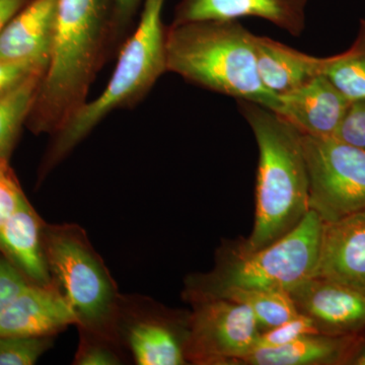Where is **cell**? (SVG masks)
I'll use <instances>...</instances> for the list:
<instances>
[{"mask_svg": "<svg viewBox=\"0 0 365 365\" xmlns=\"http://www.w3.org/2000/svg\"><path fill=\"white\" fill-rule=\"evenodd\" d=\"M122 44L114 0H58L49 62L26 128L50 136L61 129L88 102L98 71Z\"/></svg>", "mask_w": 365, "mask_h": 365, "instance_id": "obj_1", "label": "cell"}, {"mask_svg": "<svg viewBox=\"0 0 365 365\" xmlns=\"http://www.w3.org/2000/svg\"><path fill=\"white\" fill-rule=\"evenodd\" d=\"M259 150L256 213L252 234L237 255L265 248L292 232L309 211V185L302 132L279 114L251 101H237Z\"/></svg>", "mask_w": 365, "mask_h": 365, "instance_id": "obj_2", "label": "cell"}, {"mask_svg": "<svg viewBox=\"0 0 365 365\" xmlns=\"http://www.w3.org/2000/svg\"><path fill=\"white\" fill-rule=\"evenodd\" d=\"M167 0H143L135 30L120 47L116 67L103 93L86 102L51 135L38 173L42 182L108 115L135 107L167 71V26L163 21Z\"/></svg>", "mask_w": 365, "mask_h": 365, "instance_id": "obj_3", "label": "cell"}, {"mask_svg": "<svg viewBox=\"0 0 365 365\" xmlns=\"http://www.w3.org/2000/svg\"><path fill=\"white\" fill-rule=\"evenodd\" d=\"M253 33L239 20L170 24L167 28V71L205 90L275 110L279 98L262 83Z\"/></svg>", "mask_w": 365, "mask_h": 365, "instance_id": "obj_4", "label": "cell"}, {"mask_svg": "<svg viewBox=\"0 0 365 365\" xmlns=\"http://www.w3.org/2000/svg\"><path fill=\"white\" fill-rule=\"evenodd\" d=\"M44 246L53 280L71 307L78 329L124 347L117 327L121 294L86 230L76 223H46Z\"/></svg>", "mask_w": 365, "mask_h": 365, "instance_id": "obj_5", "label": "cell"}, {"mask_svg": "<svg viewBox=\"0 0 365 365\" xmlns=\"http://www.w3.org/2000/svg\"><path fill=\"white\" fill-rule=\"evenodd\" d=\"M324 222L313 210L278 241L248 255H237L215 272L192 276L185 297L192 304L228 288L281 290L313 277L318 265Z\"/></svg>", "mask_w": 365, "mask_h": 365, "instance_id": "obj_6", "label": "cell"}, {"mask_svg": "<svg viewBox=\"0 0 365 365\" xmlns=\"http://www.w3.org/2000/svg\"><path fill=\"white\" fill-rule=\"evenodd\" d=\"M309 210L334 222L365 209V150L335 138L302 133Z\"/></svg>", "mask_w": 365, "mask_h": 365, "instance_id": "obj_7", "label": "cell"}, {"mask_svg": "<svg viewBox=\"0 0 365 365\" xmlns=\"http://www.w3.org/2000/svg\"><path fill=\"white\" fill-rule=\"evenodd\" d=\"M184 342L187 362L200 365L239 364L259 335L251 309L225 299L194 302Z\"/></svg>", "mask_w": 365, "mask_h": 365, "instance_id": "obj_8", "label": "cell"}, {"mask_svg": "<svg viewBox=\"0 0 365 365\" xmlns=\"http://www.w3.org/2000/svg\"><path fill=\"white\" fill-rule=\"evenodd\" d=\"M153 302L138 295H122L118 334L138 365H182L186 331L178 332Z\"/></svg>", "mask_w": 365, "mask_h": 365, "instance_id": "obj_9", "label": "cell"}, {"mask_svg": "<svg viewBox=\"0 0 365 365\" xmlns=\"http://www.w3.org/2000/svg\"><path fill=\"white\" fill-rule=\"evenodd\" d=\"M289 294L299 314L313 319L321 334L353 336L365 329V290L311 277Z\"/></svg>", "mask_w": 365, "mask_h": 365, "instance_id": "obj_10", "label": "cell"}, {"mask_svg": "<svg viewBox=\"0 0 365 365\" xmlns=\"http://www.w3.org/2000/svg\"><path fill=\"white\" fill-rule=\"evenodd\" d=\"M307 0H180L172 24L253 16L300 37L307 26Z\"/></svg>", "mask_w": 365, "mask_h": 365, "instance_id": "obj_11", "label": "cell"}, {"mask_svg": "<svg viewBox=\"0 0 365 365\" xmlns=\"http://www.w3.org/2000/svg\"><path fill=\"white\" fill-rule=\"evenodd\" d=\"M76 323L56 283L50 287L30 283L0 317V336L55 337Z\"/></svg>", "mask_w": 365, "mask_h": 365, "instance_id": "obj_12", "label": "cell"}, {"mask_svg": "<svg viewBox=\"0 0 365 365\" xmlns=\"http://www.w3.org/2000/svg\"><path fill=\"white\" fill-rule=\"evenodd\" d=\"M278 98L274 112L302 134L319 137L335 135L351 103L325 76H314Z\"/></svg>", "mask_w": 365, "mask_h": 365, "instance_id": "obj_13", "label": "cell"}, {"mask_svg": "<svg viewBox=\"0 0 365 365\" xmlns=\"http://www.w3.org/2000/svg\"><path fill=\"white\" fill-rule=\"evenodd\" d=\"M313 277L365 290V209L337 222H324Z\"/></svg>", "mask_w": 365, "mask_h": 365, "instance_id": "obj_14", "label": "cell"}, {"mask_svg": "<svg viewBox=\"0 0 365 365\" xmlns=\"http://www.w3.org/2000/svg\"><path fill=\"white\" fill-rule=\"evenodd\" d=\"M46 222L28 198L0 227V254L32 284L50 287L53 280L44 246Z\"/></svg>", "mask_w": 365, "mask_h": 365, "instance_id": "obj_15", "label": "cell"}, {"mask_svg": "<svg viewBox=\"0 0 365 365\" xmlns=\"http://www.w3.org/2000/svg\"><path fill=\"white\" fill-rule=\"evenodd\" d=\"M58 0H31L0 32V59L49 62Z\"/></svg>", "mask_w": 365, "mask_h": 365, "instance_id": "obj_16", "label": "cell"}, {"mask_svg": "<svg viewBox=\"0 0 365 365\" xmlns=\"http://www.w3.org/2000/svg\"><path fill=\"white\" fill-rule=\"evenodd\" d=\"M257 69L264 86L279 96L323 76L325 58L312 56L264 36L252 35Z\"/></svg>", "mask_w": 365, "mask_h": 365, "instance_id": "obj_17", "label": "cell"}, {"mask_svg": "<svg viewBox=\"0 0 365 365\" xmlns=\"http://www.w3.org/2000/svg\"><path fill=\"white\" fill-rule=\"evenodd\" d=\"M359 336L314 334L275 348L254 349L240 360L249 365L341 364L351 361L359 346Z\"/></svg>", "mask_w": 365, "mask_h": 365, "instance_id": "obj_18", "label": "cell"}, {"mask_svg": "<svg viewBox=\"0 0 365 365\" xmlns=\"http://www.w3.org/2000/svg\"><path fill=\"white\" fill-rule=\"evenodd\" d=\"M210 299H230L248 307L256 319L259 333L275 328L299 314L289 292L281 290L228 288Z\"/></svg>", "mask_w": 365, "mask_h": 365, "instance_id": "obj_19", "label": "cell"}, {"mask_svg": "<svg viewBox=\"0 0 365 365\" xmlns=\"http://www.w3.org/2000/svg\"><path fill=\"white\" fill-rule=\"evenodd\" d=\"M46 69L35 72L23 85L0 98V158H11Z\"/></svg>", "mask_w": 365, "mask_h": 365, "instance_id": "obj_20", "label": "cell"}, {"mask_svg": "<svg viewBox=\"0 0 365 365\" xmlns=\"http://www.w3.org/2000/svg\"><path fill=\"white\" fill-rule=\"evenodd\" d=\"M323 76L350 102L365 100V20L347 51L325 57Z\"/></svg>", "mask_w": 365, "mask_h": 365, "instance_id": "obj_21", "label": "cell"}, {"mask_svg": "<svg viewBox=\"0 0 365 365\" xmlns=\"http://www.w3.org/2000/svg\"><path fill=\"white\" fill-rule=\"evenodd\" d=\"M78 330V347L74 356L76 365H120L127 361L125 348L112 341Z\"/></svg>", "mask_w": 365, "mask_h": 365, "instance_id": "obj_22", "label": "cell"}, {"mask_svg": "<svg viewBox=\"0 0 365 365\" xmlns=\"http://www.w3.org/2000/svg\"><path fill=\"white\" fill-rule=\"evenodd\" d=\"M54 337L0 336V365H33L52 347Z\"/></svg>", "mask_w": 365, "mask_h": 365, "instance_id": "obj_23", "label": "cell"}, {"mask_svg": "<svg viewBox=\"0 0 365 365\" xmlns=\"http://www.w3.org/2000/svg\"><path fill=\"white\" fill-rule=\"evenodd\" d=\"M321 334L314 325L313 319L306 314H297L295 318L281 324V325L259 333L253 349L261 348H275L294 342L299 338L307 335ZM248 355V354H247Z\"/></svg>", "mask_w": 365, "mask_h": 365, "instance_id": "obj_24", "label": "cell"}, {"mask_svg": "<svg viewBox=\"0 0 365 365\" xmlns=\"http://www.w3.org/2000/svg\"><path fill=\"white\" fill-rule=\"evenodd\" d=\"M25 196L9 160L0 158V227L11 217Z\"/></svg>", "mask_w": 365, "mask_h": 365, "instance_id": "obj_25", "label": "cell"}, {"mask_svg": "<svg viewBox=\"0 0 365 365\" xmlns=\"http://www.w3.org/2000/svg\"><path fill=\"white\" fill-rule=\"evenodd\" d=\"M335 138L365 150V100L350 103Z\"/></svg>", "mask_w": 365, "mask_h": 365, "instance_id": "obj_26", "label": "cell"}, {"mask_svg": "<svg viewBox=\"0 0 365 365\" xmlns=\"http://www.w3.org/2000/svg\"><path fill=\"white\" fill-rule=\"evenodd\" d=\"M48 63L36 61H6L0 59V98L18 88L35 72L47 68Z\"/></svg>", "mask_w": 365, "mask_h": 365, "instance_id": "obj_27", "label": "cell"}, {"mask_svg": "<svg viewBox=\"0 0 365 365\" xmlns=\"http://www.w3.org/2000/svg\"><path fill=\"white\" fill-rule=\"evenodd\" d=\"M29 284L30 282L9 261L0 257V317Z\"/></svg>", "mask_w": 365, "mask_h": 365, "instance_id": "obj_28", "label": "cell"}, {"mask_svg": "<svg viewBox=\"0 0 365 365\" xmlns=\"http://www.w3.org/2000/svg\"><path fill=\"white\" fill-rule=\"evenodd\" d=\"M143 4V0H114L115 23L122 43L128 37L126 34L131 28L132 23Z\"/></svg>", "mask_w": 365, "mask_h": 365, "instance_id": "obj_29", "label": "cell"}, {"mask_svg": "<svg viewBox=\"0 0 365 365\" xmlns=\"http://www.w3.org/2000/svg\"><path fill=\"white\" fill-rule=\"evenodd\" d=\"M31 0H0V32Z\"/></svg>", "mask_w": 365, "mask_h": 365, "instance_id": "obj_30", "label": "cell"}, {"mask_svg": "<svg viewBox=\"0 0 365 365\" xmlns=\"http://www.w3.org/2000/svg\"><path fill=\"white\" fill-rule=\"evenodd\" d=\"M350 364L357 365H365V348L362 351L355 353L354 357H353Z\"/></svg>", "mask_w": 365, "mask_h": 365, "instance_id": "obj_31", "label": "cell"}]
</instances>
